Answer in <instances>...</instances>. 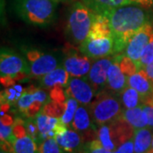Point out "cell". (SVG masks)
<instances>
[{
	"instance_id": "cell-33",
	"label": "cell",
	"mask_w": 153,
	"mask_h": 153,
	"mask_svg": "<svg viewBox=\"0 0 153 153\" xmlns=\"http://www.w3.org/2000/svg\"><path fill=\"white\" fill-rule=\"evenodd\" d=\"M143 108L147 115L148 127L153 129V103L142 105Z\"/></svg>"
},
{
	"instance_id": "cell-7",
	"label": "cell",
	"mask_w": 153,
	"mask_h": 153,
	"mask_svg": "<svg viewBox=\"0 0 153 153\" xmlns=\"http://www.w3.org/2000/svg\"><path fill=\"white\" fill-rule=\"evenodd\" d=\"M76 47L72 44L66 46L62 57V66L71 76L85 77L92 65L91 60Z\"/></svg>"
},
{
	"instance_id": "cell-37",
	"label": "cell",
	"mask_w": 153,
	"mask_h": 153,
	"mask_svg": "<svg viewBox=\"0 0 153 153\" xmlns=\"http://www.w3.org/2000/svg\"><path fill=\"white\" fill-rule=\"evenodd\" d=\"M0 153H8V152H6V151H4V150H3V149H1V152H0Z\"/></svg>"
},
{
	"instance_id": "cell-12",
	"label": "cell",
	"mask_w": 153,
	"mask_h": 153,
	"mask_svg": "<svg viewBox=\"0 0 153 153\" xmlns=\"http://www.w3.org/2000/svg\"><path fill=\"white\" fill-rule=\"evenodd\" d=\"M94 123V122L88 106L79 104L71 123V128L78 132L83 137L84 140L90 141L94 140L97 134Z\"/></svg>"
},
{
	"instance_id": "cell-29",
	"label": "cell",
	"mask_w": 153,
	"mask_h": 153,
	"mask_svg": "<svg viewBox=\"0 0 153 153\" xmlns=\"http://www.w3.org/2000/svg\"><path fill=\"white\" fill-rule=\"evenodd\" d=\"M39 150L41 153H65L58 145L55 137L44 140L39 145Z\"/></svg>"
},
{
	"instance_id": "cell-18",
	"label": "cell",
	"mask_w": 153,
	"mask_h": 153,
	"mask_svg": "<svg viewBox=\"0 0 153 153\" xmlns=\"http://www.w3.org/2000/svg\"><path fill=\"white\" fill-rule=\"evenodd\" d=\"M35 122L39 131L40 144L48 138L55 137L58 128L63 123L60 117H51L44 114L42 111L38 112L36 116Z\"/></svg>"
},
{
	"instance_id": "cell-23",
	"label": "cell",
	"mask_w": 153,
	"mask_h": 153,
	"mask_svg": "<svg viewBox=\"0 0 153 153\" xmlns=\"http://www.w3.org/2000/svg\"><path fill=\"white\" fill-rule=\"evenodd\" d=\"M110 36H111V32L110 29L108 20L104 16L97 14L87 38L95 39V38L110 37Z\"/></svg>"
},
{
	"instance_id": "cell-32",
	"label": "cell",
	"mask_w": 153,
	"mask_h": 153,
	"mask_svg": "<svg viewBox=\"0 0 153 153\" xmlns=\"http://www.w3.org/2000/svg\"><path fill=\"white\" fill-rule=\"evenodd\" d=\"M114 153H134V137L120 145L116 149Z\"/></svg>"
},
{
	"instance_id": "cell-5",
	"label": "cell",
	"mask_w": 153,
	"mask_h": 153,
	"mask_svg": "<svg viewBox=\"0 0 153 153\" xmlns=\"http://www.w3.org/2000/svg\"><path fill=\"white\" fill-rule=\"evenodd\" d=\"M30 66L26 57L13 49L2 48L0 52V75L3 84L30 76Z\"/></svg>"
},
{
	"instance_id": "cell-14",
	"label": "cell",
	"mask_w": 153,
	"mask_h": 153,
	"mask_svg": "<svg viewBox=\"0 0 153 153\" xmlns=\"http://www.w3.org/2000/svg\"><path fill=\"white\" fill-rule=\"evenodd\" d=\"M128 84L136 89L142 99L143 104L153 103V82L148 78L144 70L138 71L128 76Z\"/></svg>"
},
{
	"instance_id": "cell-35",
	"label": "cell",
	"mask_w": 153,
	"mask_h": 153,
	"mask_svg": "<svg viewBox=\"0 0 153 153\" xmlns=\"http://www.w3.org/2000/svg\"><path fill=\"white\" fill-rule=\"evenodd\" d=\"M56 3H63V2H67V1H70V0H53Z\"/></svg>"
},
{
	"instance_id": "cell-38",
	"label": "cell",
	"mask_w": 153,
	"mask_h": 153,
	"mask_svg": "<svg viewBox=\"0 0 153 153\" xmlns=\"http://www.w3.org/2000/svg\"><path fill=\"white\" fill-rule=\"evenodd\" d=\"M143 153H152L150 151H148V152H143Z\"/></svg>"
},
{
	"instance_id": "cell-24",
	"label": "cell",
	"mask_w": 153,
	"mask_h": 153,
	"mask_svg": "<svg viewBox=\"0 0 153 153\" xmlns=\"http://www.w3.org/2000/svg\"><path fill=\"white\" fill-rule=\"evenodd\" d=\"M12 146L15 153H41L38 143L28 134L16 138Z\"/></svg>"
},
{
	"instance_id": "cell-3",
	"label": "cell",
	"mask_w": 153,
	"mask_h": 153,
	"mask_svg": "<svg viewBox=\"0 0 153 153\" xmlns=\"http://www.w3.org/2000/svg\"><path fill=\"white\" fill-rule=\"evenodd\" d=\"M96 13L82 1H76L70 7L66 17V38L70 44L79 47L89 34Z\"/></svg>"
},
{
	"instance_id": "cell-39",
	"label": "cell",
	"mask_w": 153,
	"mask_h": 153,
	"mask_svg": "<svg viewBox=\"0 0 153 153\" xmlns=\"http://www.w3.org/2000/svg\"><path fill=\"white\" fill-rule=\"evenodd\" d=\"M80 153H82V152H80Z\"/></svg>"
},
{
	"instance_id": "cell-27",
	"label": "cell",
	"mask_w": 153,
	"mask_h": 153,
	"mask_svg": "<svg viewBox=\"0 0 153 153\" xmlns=\"http://www.w3.org/2000/svg\"><path fill=\"white\" fill-rule=\"evenodd\" d=\"M78 105L79 103L77 102V100L71 96L66 99V100L65 101V110L60 118L67 127L71 126V122L73 120V117L75 116Z\"/></svg>"
},
{
	"instance_id": "cell-4",
	"label": "cell",
	"mask_w": 153,
	"mask_h": 153,
	"mask_svg": "<svg viewBox=\"0 0 153 153\" xmlns=\"http://www.w3.org/2000/svg\"><path fill=\"white\" fill-rule=\"evenodd\" d=\"M94 124H108L121 117L123 106L119 94L105 89L96 94L93 102L88 105Z\"/></svg>"
},
{
	"instance_id": "cell-8",
	"label": "cell",
	"mask_w": 153,
	"mask_h": 153,
	"mask_svg": "<svg viewBox=\"0 0 153 153\" xmlns=\"http://www.w3.org/2000/svg\"><path fill=\"white\" fill-rule=\"evenodd\" d=\"M78 49L91 60L115 55L114 40L111 36L95 39L87 38Z\"/></svg>"
},
{
	"instance_id": "cell-2",
	"label": "cell",
	"mask_w": 153,
	"mask_h": 153,
	"mask_svg": "<svg viewBox=\"0 0 153 153\" xmlns=\"http://www.w3.org/2000/svg\"><path fill=\"white\" fill-rule=\"evenodd\" d=\"M57 4L53 0H12V9L25 23L46 27L56 20Z\"/></svg>"
},
{
	"instance_id": "cell-6",
	"label": "cell",
	"mask_w": 153,
	"mask_h": 153,
	"mask_svg": "<svg viewBox=\"0 0 153 153\" xmlns=\"http://www.w3.org/2000/svg\"><path fill=\"white\" fill-rule=\"evenodd\" d=\"M25 57L30 66V76L41 78L55 68L62 66L63 55L45 52L37 49H24Z\"/></svg>"
},
{
	"instance_id": "cell-10",
	"label": "cell",
	"mask_w": 153,
	"mask_h": 153,
	"mask_svg": "<svg viewBox=\"0 0 153 153\" xmlns=\"http://www.w3.org/2000/svg\"><path fill=\"white\" fill-rule=\"evenodd\" d=\"M69 96L77 100L80 105H89L96 96V92L86 77L71 76L66 87Z\"/></svg>"
},
{
	"instance_id": "cell-25",
	"label": "cell",
	"mask_w": 153,
	"mask_h": 153,
	"mask_svg": "<svg viewBox=\"0 0 153 153\" xmlns=\"http://www.w3.org/2000/svg\"><path fill=\"white\" fill-rule=\"evenodd\" d=\"M119 95L124 109H131L144 105L141 96L134 88L128 86L119 94Z\"/></svg>"
},
{
	"instance_id": "cell-9",
	"label": "cell",
	"mask_w": 153,
	"mask_h": 153,
	"mask_svg": "<svg viewBox=\"0 0 153 153\" xmlns=\"http://www.w3.org/2000/svg\"><path fill=\"white\" fill-rule=\"evenodd\" d=\"M48 95L44 89L30 87L25 89L17 100L18 109L27 117L37 114L43 105L47 104Z\"/></svg>"
},
{
	"instance_id": "cell-15",
	"label": "cell",
	"mask_w": 153,
	"mask_h": 153,
	"mask_svg": "<svg viewBox=\"0 0 153 153\" xmlns=\"http://www.w3.org/2000/svg\"><path fill=\"white\" fill-rule=\"evenodd\" d=\"M95 13L127 5H138L153 9V0H82Z\"/></svg>"
},
{
	"instance_id": "cell-11",
	"label": "cell",
	"mask_w": 153,
	"mask_h": 153,
	"mask_svg": "<svg viewBox=\"0 0 153 153\" xmlns=\"http://www.w3.org/2000/svg\"><path fill=\"white\" fill-rule=\"evenodd\" d=\"M113 60L114 55L94 60L87 76H85L88 82L92 84L96 94L106 88L108 71Z\"/></svg>"
},
{
	"instance_id": "cell-1",
	"label": "cell",
	"mask_w": 153,
	"mask_h": 153,
	"mask_svg": "<svg viewBox=\"0 0 153 153\" xmlns=\"http://www.w3.org/2000/svg\"><path fill=\"white\" fill-rule=\"evenodd\" d=\"M99 15L106 17L115 44V55L124 51L131 38L141 28L153 25V10L138 5H127L105 10Z\"/></svg>"
},
{
	"instance_id": "cell-13",
	"label": "cell",
	"mask_w": 153,
	"mask_h": 153,
	"mask_svg": "<svg viewBox=\"0 0 153 153\" xmlns=\"http://www.w3.org/2000/svg\"><path fill=\"white\" fill-rule=\"evenodd\" d=\"M152 28L153 25H147L141 28L132 37L123 52V55L130 58L135 63L136 66H138L143 51L149 42Z\"/></svg>"
},
{
	"instance_id": "cell-20",
	"label": "cell",
	"mask_w": 153,
	"mask_h": 153,
	"mask_svg": "<svg viewBox=\"0 0 153 153\" xmlns=\"http://www.w3.org/2000/svg\"><path fill=\"white\" fill-rule=\"evenodd\" d=\"M70 77V74L64 66H60L42 76L40 78V85L46 88H51L55 86H62L66 88Z\"/></svg>"
},
{
	"instance_id": "cell-16",
	"label": "cell",
	"mask_w": 153,
	"mask_h": 153,
	"mask_svg": "<svg viewBox=\"0 0 153 153\" xmlns=\"http://www.w3.org/2000/svg\"><path fill=\"white\" fill-rule=\"evenodd\" d=\"M55 139L65 153H80L82 152L85 145L83 137L74 129H66L59 134H56Z\"/></svg>"
},
{
	"instance_id": "cell-28",
	"label": "cell",
	"mask_w": 153,
	"mask_h": 153,
	"mask_svg": "<svg viewBox=\"0 0 153 153\" xmlns=\"http://www.w3.org/2000/svg\"><path fill=\"white\" fill-rule=\"evenodd\" d=\"M153 61V28L151 37L149 39L147 45L146 46V48L143 51V54L140 57V62L138 64V70H141L145 66L148 65L149 63Z\"/></svg>"
},
{
	"instance_id": "cell-31",
	"label": "cell",
	"mask_w": 153,
	"mask_h": 153,
	"mask_svg": "<svg viewBox=\"0 0 153 153\" xmlns=\"http://www.w3.org/2000/svg\"><path fill=\"white\" fill-rule=\"evenodd\" d=\"M0 136L1 141H5L10 145H13L14 141L16 140V137L14 134V126L1 122L0 127Z\"/></svg>"
},
{
	"instance_id": "cell-26",
	"label": "cell",
	"mask_w": 153,
	"mask_h": 153,
	"mask_svg": "<svg viewBox=\"0 0 153 153\" xmlns=\"http://www.w3.org/2000/svg\"><path fill=\"white\" fill-rule=\"evenodd\" d=\"M96 139H98L100 142L102 144V146L105 149L109 150L111 152L116 151L117 146H116V145L114 144L111 137L109 124L99 126V128L97 129Z\"/></svg>"
},
{
	"instance_id": "cell-17",
	"label": "cell",
	"mask_w": 153,
	"mask_h": 153,
	"mask_svg": "<svg viewBox=\"0 0 153 153\" xmlns=\"http://www.w3.org/2000/svg\"><path fill=\"white\" fill-rule=\"evenodd\" d=\"M128 77L123 71L120 66L118 55H114V60L110 66L107 76L106 88L111 92L116 94H120L124 88L128 86Z\"/></svg>"
},
{
	"instance_id": "cell-36",
	"label": "cell",
	"mask_w": 153,
	"mask_h": 153,
	"mask_svg": "<svg viewBox=\"0 0 153 153\" xmlns=\"http://www.w3.org/2000/svg\"><path fill=\"white\" fill-rule=\"evenodd\" d=\"M150 152L152 153H153V139H152V146H151V149H150Z\"/></svg>"
},
{
	"instance_id": "cell-30",
	"label": "cell",
	"mask_w": 153,
	"mask_h": 153,
	"mask_svg": "<svg viewBox=\"0 0 153 153\" xmlns=\"http://www.w3.org/2000/svg\"><path fill=\"white\" fill-rule=\"evenodd\" d=\"M82 153H114V152L105 149L98 139H94L85 143Z\"/></svg>"
},
{
	"instance_id": "cell-22",
	"label": "cell",
	"mask_w": 153,
	"mask_h": 153,
	"mask_svg": "<svg viewBox=\"0 0 153 153\" xmlns=\"http://www.w3.org/2000/svg\"><path fill=\"white\" fill-rule=\"evenodd\" d=\"M152 139L153 129L149 127L134 130V153H143L150 151L152 143Z\"/></svg>"
},
{
	"instance_id": "cell-21",
	"label": "cell",
	"mask_w": 153,
	"mask_h": 153,
	"mask_svg": "<svg viewBox=\"0 0 153 153\" xmlns=\"http://www.w3.org/2000/svg\"><path fill=\"white\" fill-rule=\"evenodd\" d=\"M121 117L127 121L134 130L148 127L147 115L143 108V105L131 109H124Z\"/></svg>"
},
{
	"instance_id": "cell-34",
	"label": "cell",
	"mask_w": 153,
	"mask_h": 153,
	"mask_svg": "<svg viewBox=\"0 0 153 153\" xmlns=\"http://www.w3.org/2000/svg\"><path fill=\"white\" fill-rule=\"evenodd\" d=\"M142 70L145 71V72L147 75L148 78L153 82V61L151 62V63H149L148 65H146L143 68Z\"/></svg>"
},
{
	"instance_id": "cell-19",
	"label": "cell",
	"mask_w": 153,
	"mask_h": 153,
	"mask_svg": "<svg viewBox=\"0 0 153 153\" xmlns=\"http://www.w3.org/2000/svg\"><path fill=\"white\" fill-rule=\"evenodd\" d=\"M108 124L110 127L111 137L117 148L134 137V128L122 117H119L118 119Z\"/></svg>"
}]
</instances>
